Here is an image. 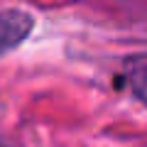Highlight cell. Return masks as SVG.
Here are the masks:
<instances>
[{"mask_svg":"<svg viewBox=\"0 0 147 147\" xmlns=\"http://www.w3.org/2000/svg\"><path fill=\"white\" fill-rule=\"evenodd\" d=\"M34 27V17L25 10H0V57L25 42Z\"/></svg>","mask_w":147,"mask_h":147,"instance_id":"obj_1","label":"cell"},{"mask_svg":"<svg viewBox=\"0 0 147 147\" xmlns=\"http://www.w3.org/2000/svg\"><path fill=\"white\" fill-rule=\"evenodd\" d=\"M127 84L135 91V96L147 105V61H132L127 66Z\"/></svg>","mask_w":147,"mask_h":147,"instance_id":"obj_2","label":"cell"},{"mask_svg":"<svg viewBox=\"0 0 147 147\" xmlns=\"http://www.w3.org/2000/svg\"><path fill=\"white\" fill-rule=\"evenodd\" d=\"M0 147H10V145H5V142H0Z\"/></svg>","mask_w":147,"mask_h":147,"instance_id":"obj_3","label":"cell"}]
</instances>
